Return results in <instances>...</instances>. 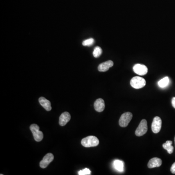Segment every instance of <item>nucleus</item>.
Segmentation results:
<instances>
[{
  "mask_svg": "<svg viewBox=\"0 0 175 175\" xmlns=\"http://www.w3.org/2000/svg\"><path fill=\"white\" fill-rule=\"evenodd\" d=\"M99 143V140L96 136H88L81 140V144L85 148L96 146Z\"/></svg>",
  "mask_w": 175,
  "mask_h": 175,
  "instance_id": "1",
  "label": "nucleus"
},
{
  "mask_svg": "<svg viewBox=\"0 0 175 175\" xmlns=\"http://www.w3.org/2000/svg\"><path fill=\"white\" fill-rule=\"evenodd\" d=\"M34 139L37 142H41L43 138V134L42 131L39 130V127L36 124H32L30 126Z\"/></svg>",
  "mask_w": 175,
  "mask_h": 175,
  "instance_id": "2",
  "label": "nucleus"
},
{
  "mask_svg": "<svg viewBox=\"0 0 175 175\" xmlns=\"http://www.w3.org/2000/svg\"><path fill=\"white\" fill-rule=\"evenodd\" d=\"M146 81L144 78L140 77L135 76L132 78L130 80L131 86L136 89H141L145 86Z\"/></svg>",
  "mask_w": 175,
  "mask_h": 175,
  "instance_id": "3",
  "label": "nucleus"
},
{
  "mask_svg": "<svg viewBox=\"0 0 175 175\" xmlns=\"http://www.w3.org/2000/svg\"><path fill=\"white\" fill-rule=\"evenodd\" d=\"M132 118V114L130 112H127L123 114L120 117L119 124L121 127H126L128 126Z\"/></svg>",
  "mask_w": 175,
  "mask_h": 175,
  "instance_id": "4",
  "label": "nucleus"
},
{
  "mask_svg": "<svg viewBox=\"0 0 175 175\" xmlns=\"http://www.w3.org/2000/svg\"><path fill=\"white\" fill-rule=\"evenodd\" d=\"M148 131V123L146 120L143 119L140 123L135 131L136 136H142L145 134Z\"/></svg>",
  "mask_w": 175,
  "mask_h": 175,
  "instance_id": "5",
  "label": "nucleus"
},
{
  "mask_svg": "<svg viewBox=\"0 0 175 175\" xmlns=\"http://www.w3.org/2000/svg\"><path fill=\"white\" fill-rule=\"evenodd\" d=\"M162 121L160 117L156 116L153 119V121L151 125V128L153 132L154 133H159L162 128Z\"/></svg>",
  "mask_w": 175,
  "mask_h": 175,
  "instance_id": "6",
  "label": "nucleus"
},
{
  "mask_svg": "<svg viewBox=\"0 0 175 175\" xmlns=\"http://www.w3.org/2000/svg\"><path fill=\"white\" fill-rule=\"evenodd\" d=\"M53 159H54V156L53 154L51 153H47L39 163L40 167L42 168H45L51 162H53Z\"/></svg>",
  "mask_w": 175,
  "mask_h": 175,
  "instance_id": "7",
  "label": "nucleus"
},
{
  "mask_svg": "<svg viewBox=\"0 0 175 175\" xmlns=\"http://www.w3.org/2000/svg\"><path fill=\"white\" fill-rule=\"evenodd\" d=\"M133 70L136 74L140 75H144L148 73V71L147 67L140 64H135L133 67Z\"/></svg>",
  "mask_w": 175,
  "mask_h": 175,
  "instance_id": "8",
  "label": "nucleus"
},
{
  "mask_svg": "<svg viewBox=\"0 0 175 175\" xmlns=\"http://www.w3.org/2000/svg\"><path fill=\"white\" fill-rule=\"evenodd\" d=\"M114 66V62L112 60H108L103 63H101L98 67V70L99 71L105 72L109 70L110 68Z\"/></svg>",
  "mask_w": 175,
  "mask_h": 175,
  "instance_id": "9",
  "label": "nucleus"
},
{
  "mask_svg": "<svg viewBox=\"0 0 175 175\" xmlns=\"http://www.w3.org/2000/svg\"><path fill=\"white\" fill-rule=\"evenodd\" d=\"M71 119V115L68 112H64L60 115L59 124L61 126H64Z\"/></svg>",
  "mask_w": 175,
  "mask_h": 175,
  "instance_id": "10",
  "label": "nucleus"
},
{
  "mask_svg": "<svg viewBox=\"0 0 175 175\" xmlns=\"http://www.w3.org/2000/svg\"><path fill=\"white\" fill-rule=\"evenodd\" d=\"M162 164V160L158 158H153L150 159L148 163V167L149 168H153L160 167Z\"/></svg>",
  "mask_w": 175,
  "mask_h": 175,
  "instance_id": "11",
  "label": "nucleus"
},
{
  "mask_svg": "<svg viewBox=\"0 0 175 175\" xmlns=\"http://www.w3.org/2000/svg\"><path fill=\"white\" fill-rule=\"evenodd\" d=\"M105 107V102L102 98L97 99L94 102V108L95 110L97 112H102L104 110Z\"/></svg>",
  "mask_w": 175,
  "mask_h": 175,
  "instance_id": "12",
  "label": "nucleus"
},
{
  "mask_svg": "<svg viewBox=\"0 0 175 175\" xmlns=\"http://www.w3.org/2000/svg\"><path fill=\"white\" fill-rule=\"evenodd\" d=\"M39 103L42 106L44 109H45L47 111H50L52 110L51 104L50 101L46 99L45 98L43 97H41L39 98Z\"/></svg>",
  "mask_w": 175,
  "mask_h": 175,
  "instance_id": "13",
  "label": "nucleus"
},
{
  "mask_svg": "<svg viewBox=\"0 0 175 175\" xmlns=\"http://www.w3.org/2000/svg\"><path fill=\"white\" fill-rule=\"evenodd\" d=\"M114 166L116 170L120 172L124 171V162L120 160H115L114 161Z\"/></svg>",
  "mask_w": 175,
  "mask_h": 175,
  "instance_id": "14",
  "label": "nucleus"
},
{
  "mask_svg": "<svg viewBox=\"0 0 175 175\" xmlns=\"http://www.w3.org/2000/svg\"><path fill=\"white\" fill-rule=\"evenodd\" d=\"M172 141H167L162 145L164 149L166 150L169 154H172L173 152L174 147L172 146Z\"/></svg>",
  "mask_w": 175,
  "mask_h": 175,
  "instance_id": "15",
  "label": "nucleus"
},
{
  "mask_svg": "<svg viewBox=\"0 0 175 175\" xmlns=\"http://www.w3.org/2000/svg\"><path fill=\"white\" fill-rule=\"evenodd\" d=\"M169 83V79L168 77H165L160 80L158 83V84L161 88H164L167 87Z\"/></svg>",
  "mask_w": 175,
  "mask_h": 175,
  "instance_id": "16",
  "label": "nucleus"
},
{
  "mask_svg": "<svg viewBox=\"0 0 175 175\" xmlns=\"http://www.w3.org/2000/svg\"><path fill=\"white\" fill-rule=\"evenodd\" d=\"M102 53V49L99 46H96L94 48V52H93V55L94 57L97 58L100 57Z\"/></svg>",
  "mask_w": 175,
  "mask_h": 175,
  "instance_id": "17",
  "label": "nucleus"
},
{
  "mask_svg": "<svg viewBox=\"0 0 175 175\" xmlns=\"http://www.w3.org/2000/svg\"><path fill=\"white\" fill-rule=\"evenodd\" d=\"M94 39L92 38H90V39H86L83 41L82 42L83 45L84 46H91L94 44Z\"/></svg>",
  "mask_w": 175,
  "mask_h": 175,
  "instance_id": "18",
  "label": "nucleus"
},
{
  "mask_svg": "<svg viewBox=\"0 0 175 175\" xmlns=\"http://www.w3.org/2000/svg\"><path fill=\"white\" fill-rule=\"evenodd\" d=\"M91 171L89 169L85 168L83 170H80L78 172V175H91Z\"/></svg>",
  "mask_w": 175,
  "mask_h": 175,
  "instance_id": "19",
  "label": "nucleus"
},
{
  "mask_svg": "<svg viewBox=\"0 0 175 175\" xmlns=\"http://www.w3.org/2000/svg\"><path fill=\"white\" fill-rule=\"evenodd\" d=\"M170 171L173 174H175V162L172 164V166L170 168Z\"/></svg>",
  "mask_w": 175,
  "mask_h": 175,
  "instance_id": "20",
  "label": "nucleus"
},
{
  "mask_svg": "<svg viewBox=\"0 0 175 175\" xmlns=\"http://www.w3.org/2000/svg\"><path fill=\"white\" fill-rule=\"evenodd\" d=\"M172 105L175 109V97H173L172 99Z\"/></svg>",
  "mask_w": 175,
  "mask_h": 175,
  "instance_id": "21",
  "label": "nucleus"
},
{
  "mask_svg": "<svg viewBox=\"0 0 175 175\" xmlns=\"http://www.w3.org/2000/svg\"></svg>",
  "mask_w": 175,
  "mask_h": 175,
  "instance_id": "22",
  "label": "nucleus"
}]
</instances>
